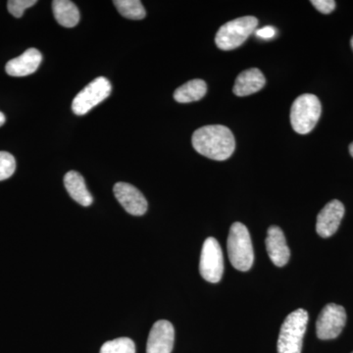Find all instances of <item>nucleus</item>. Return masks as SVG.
<instances>
[{"label": "nucleus", "instance_id": "obj_6", "mask_svg": "<svg viewBox=\"0 0 353 353\" xmlns=\"http://www.w3.org/2000/svg\"><path fill=\"white\" fill-rule=\"evenodd\" d=\"M111 94V83L105 77H99L76 95L72 110L76 115H85Z\"/></svg>", "mask_w": 353, "mask_h": 353}, {"label": "nucleus", "instance_id": "obj_11", "mask_svg": "<svg viewBox=\"0 0 353 353\" xmlns=\"http://www.w3.org/2000/svg\"><path fill=\"white\" fill-rule=\"evenodd\" d=\"M343 215H345L343 204L336 199L330 201L317 216L316 232L322 238H330L338 231Z\"/></svg>", "mask_w": 353, "mask_h": 353}, {"label": "nucleus", "instance_id": "obj_1", "mask_svg": "<svg viewBox=\"0 0 353 353\" xmlns=\"http://www.w3.org/2000/svg\"><path fill=\"white\" fill-rule=\"evenodd\" d=\"M192 146L199 154L217 161L232 157L236 148L233 132L223 125H208L192 134Z\"/></svg>", "mask_w": 353, "mask_h": 353}, {"label": "nucleus", "instance_id": "obj_27", "mask_svg": "<svg viewBox=\"0 0 353 353\" xmlns=\"http://www.w3.org/2000/svg\"><path fill=\"white\" fill-rule=\"evenodd\" d=\"M352 353H353V352Z\"/></svg>", "mask_w": 353, "mask_h": 353}, {"label": "nucleus", "instance_id": "obj_12", "mask_svg": "<svg viewBox=\"0 0 353 353\" xmlns=\"http://www.w3.org/2000/svg\"><path fill=\"white\" fill-rule=\"evenodd\" d=\"M265 243H266V250L269 257L276 266L283 267L289 262L290 248L281 228L278 226L269 228Z\"/></svg>", "mask_w": 353, "mask_h": 353}, {"label": "nucleus", "instance_id": "obj_16", "mask_svg": "<svg viewBox=\"0 0 353 353\" xmlns=\"http://www.w3.org/2000/svg\"><path fill=\"white\" fill-rule=\"evenodd\" d=\"M52 10L55 19L65 28H74L80 22L78 7L69 0H54Z\"/></svg>", "mask_w": 353, "mask_h": 353}, {"label": "nucleus", "instance_id": "obj_10", "mask_svg": "<svg viewBox=\"0 0 353 353\" xmlns=\"http://www.w3.org/2000/svg\"><path fill=\"white\" fill-rule=\"evenodd\" d=\"M175 340V330L167 320L154 323L148 336L146 353H171Z\"/></svg>", "mask_w": 353, "mask_h": 353}, {"label": "nucleus", "instance_id": "obj_5", "mask_svg": "<svg viewBox=\"0 0 353 353\" xmlns=\"http://www.w3.org/2000/svg\"><path fill=\"white\" fill-rule=\"evenodd\" d=\"M259 26V20L253 16H245L223 25L215 37V43L221 50H233L245 43Z\"/></svg>", "mask_w": 353, "mask_h": 353}, {"label": "nucleus", "instance_id": "obj_2", "mask_svg": "<svg viewBox=\"0 0 353 353\" xmlns=\"http://www.w3.org/2000/svg\"><path fill=\"white\" fill-rule=\"evenodd\" d=\"M228 254L232 265L239 271L246 272L252 267L254 253L250 232L240 222L234 223L227 241Z\"/></svg>", "mask_w": 353, "mask_h": 353}, {"label": "nucleus", "instance_id": "obj_24", "mask_svg": "<svg viewBox=\"0 0 353 353\" xmlns=\"http://www.w3.org/2000/svg\"><path fill=\"white\" fill-rule=\"evenodd\" d=\"M6 115H4L3 113L0 112V127L2 126V125H4V123H6Z\"/></svg>", "mask_w": 353, "mask_h": 353}, {"label": "nucleus", "instance_id": "obj_22", "mask_svg": "<svg viewBox=\"0 0 353 353\" xmlns=\"http://www.w3.org/2000/svg\"><path fill=\"white\" fill-rule=\"evenodd\" d=\"M311 3L323 14L332 13L336 8V1L334 0H312Z\"/></svg>", "mask_w": 353, "mask_h": 353}, {"label": "nucleus", "instance_id": "obj_25", "mask_svg": "<svg viewBox=\"0 0 353 353\" xmlns=\"http://www.w3.org/2000/svg\"><path fill=\"white\" fill-rule=\"evenodd\" d=\"M350 155H352V157H353V143H350Z\"/></svg>", "mask_w": 353, "mask_h": 353}, {"label": "nucleus", "instance_id": "obj_4", "mask_svg": "<svg viewBox=\"0 0 353 353\" xmlns=\"http://www.w3.org/2000/svg\"><path fill=\"white\" fill-rule=\"evenodd\" d=\"M322 105L314 94H305L297 97L290 109V124L301 134L312 131L321 116Z\"/></svg>", "mask_w": 353, "mask_h": 353}, {"label": "nucleus", "instance_id": "obj_9", "mask_svg": "<svg viewBox=\"0 0 353 353\" xmlns=\"http://www.w3.org/2000/svg\"><path fill=\"white\" fill-rule=\"evenodd\" d=\"M114 196L129 214L141 216L148 211L145 196L136 187L128 183H117L113 188Z\"/></svg>", "mask_w": 353, "mask_h": 353}, {"label": "nucleus", "instance_id": "obj_14", "mask_svg": "<svg viewBox=\"0 0 353 353\" xmlns=\"http://www.w3.org/2000/svg\"><path fill=\"white\" fill-rule=\"evenodd\" d=\"M265 83H266V80L259 69H248L241 72L236 79L233 92L236 97H248V95L261 90L264 88Z\"/></svg>", "mask_w": 353, "mask_h": 353}, {"label": "nucleus", "instance_id": "obj_17", "mask_svg": "<svg viewBox=\"0 0 353 353\" xmlns=\"http://www.w3.org/2000/svg\"><path fill=\"white\" fill-rule=\"evenodd\" d=\"M206 92H208L206 83L196 79L176 88L174 92V99L180 103H190V102L201 101Z\"/></svg>", "mask_w": 353, "mask_h": 353}, {"label": "nucleus", "instance_id": "obj_21", "mask_svg": "<svg viewBox=\"0 0 353 353\" xmlns=\"http://www.w3.org/2000/svg\"><path fill=\"white\" fill-rule=\"evenodd\" d=\"M37 2V0H9L7 2V8L14 17L21 18L24 15L26 9L34 6Z\"/></svg>", "mask_w": 353, "mask_h": 353}, {"label": "nucleus", "instance_id": "obj_20", "mask_svg": "<svg viewBox=\"0 0 353 353\" xmlns=\"http://www.w3.org/2000/svg\"><path fill=\"white\" fill-rule=\"evenodd\" d=\"M16 170V161L12 154L0 152V181L6 180L13 175Z\"/></svg>", "mask_w": 353, "mask_h": 353}, {"label": "nucleus", "instance_id": "obj_8", "mask_svg": "<svg viewBox=\"0 0 353 353\" xmlns=\"http://www.w3.org/2000/svg\"><path fill=\"white\" fill-rule=\"evenodd\" d=\"M347 323V312L343 306L329 303L322 309L316 322V334L320 340H333L340 336Z\"/></svg>", "mask_w": 353, "mask_h": 353}, {"label": "nucleus", "instance_id": "obj_23", "mask_svg": "<svg viewBox=\"0 0 353 353\" xmlns=\"http://www.w3.org/2000/svg\"><path fill=\"white\" fill-rule=\"evenodd\" d=\"M276 30L273 27H264L262 29L256 30V36L260 39H270L276 36Z\"/></svg>", "mask_w": 353, "mask_h": 353}, {"label": "nucleus", "instance_id": "obj_18", "mask_svg": "<svg viewBox=\"0 0 353 353\" xmlns=\"http://www.w3.org/2000/svg\"><path fill=\"white\" fill-rule=\"evenodd\" d=\"M114 6L123 17L130 20H143L146 11L143 3L139 0H115Z\"/></svg>", "mask_w": 353, "mask_h": 353}, {"label": "nucleus", "instance_id": "obj_13", "mask_svg": "<svg viewBox=\"0 0 353 353\" xmlns=\"http://www.w3.org/2000/svg\"><path fill=\"white\" fill-rule=\"evenodd\" d=\"M43 60V55L36 48H29L19 57L11 59L6 64V73L12 77L31 75L39 69Z\"/></svg>", "mask_w": 353, "mask_h": 353}, {"label": "nucleus", "instance_id": "obj_26", "mask_svg": "<svg viewBox=\"0 0 353 353\" xmlns=\"http://www.w3.org/2000/svg\"><path fill=\"white\" fill-rule=\"evenodd\" d=\"M350 44H352V50H353V37L352 38V41H350Z\"/></svg>", "mask_w": 353, "mask_h": 353}, {"label": "nucleus", "instance_id": "obj_15", "mask_svg": "<svg viewBox=\"0 0 353 353\" xmlns=\"http://www.w3.org/2000/svg\"><path fill=\"white\" fill-rule=\"evenodd\" d=\"M64 185L69 196L82 206L92 205L94 199L88 192L85 179L79 172L70 171L64 176Z\"/></svg>", "mask_w": 353, "mask_h": 353}, {"label": "nucleus", "instance_id": "obj_19", "mask_svg": "<svg viewBox=\"0 0 353 353\" xmlns=\"http://www.w3.org/2000/svg\"><path fill=\"white\" fill-rule=\"evenodd\" d=\"M99 353H136V345L129 338H119L106 341Z\"/></svg>", "mask_w": 353, "mask_h": 353}, {"label": "nucleus", "instance_id": "obj_3", "mask_svg": "<svg viewBox=\"0 0 353 353\" xmlns=\"http://www.w3.org/2000/svg\"><path fill=\"white\" fill-rule=\"evenodd\" d=\"M307 323L308 313L304 309L288 315L279 334L278 353H301Z\"/></svg>", "mask_w": 353, "mask_h": 353}, {"label": "nucleus", "instance_id": "obj_7", "mask_svg": "<svg viewBox=\"0 0 353 353\" xmlns=\"http://www.w3.org/2000/svg\"><path fill=\"white\" fill-rule=\"evenodd\" d=\"M199 272L201 277L209 283H218L224 272V257L218 241L208 238L202 245Z\"/></svg>", "mask_w": 353, "mask_h": 353}]
</instances>
